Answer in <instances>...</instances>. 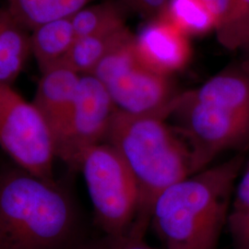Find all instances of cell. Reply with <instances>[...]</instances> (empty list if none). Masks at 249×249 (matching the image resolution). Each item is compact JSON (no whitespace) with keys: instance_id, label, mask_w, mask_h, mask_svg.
Returning a JSON list of instances; mask_svg holds the SVG:
<instances>
[{"instance_id":"5b68a950","label":"cell","mask_w":249,"mask_h":249,"mask_svg":"<svg viewBox=\"0 0 249 249\" xmlns=\"http://www.w3.org/2000/svg\"><path fill=\"white\" fill-rule=\"evenodd\" d=\"M134 37L108 53L90 75L105 86L118 111L169 118L179 93L171 78L151 71L139 59Z\"/></svg>"},{"instance_id":"4fadbf2b","label":"cell","mask_w":249,"mask_h":249,"mask_svg":"<svg viewBox=\"0 0 249 249\" xmlns=\"http://www.w3.org/2000/svg\"><path fill=\"white\" fill-rule=\"evenodd\" d=\"M76 40L71 17L57 18L31 32V50L41 74L62 64Z\"/></svg>"},{"instance_id":"8992f818","label":"cell","mask_w":249,"mask_h":249,"mask_svg":"<svg viewBox=\"0 0 249 249\" xmlns=\"http://www.w3.org/2000/svg\"><path fill=\"white\" fill-rule=\"evenodd\" d=\"M171 116L190 149L195 173L209 167L221 153L249 144V117L199 102L189 91L178 94Z\"/></svg>"},{"instance_id":"3957f363","label":"cell","mask_w":249,"mask_h":249,"mask_svg":"<svg viewBox=\"0 0 249 249\" xmlns=\"http://www.w3.org/2000/svg\"><path fill=\"white\" fill-rule=\"evenodd\" d=\"M168 117L136 116L116 109L106 142L124 160L140 191L138 223L151 224V208L167 188L195 174L190 149Z\"/></svg>"},{"instance_id":"7402d4cb","label":"cell","mask_w":249,"mask_h":249,"mask_svg":"<svg viewBox=\"0 0 249 249\" xmlns=\"http://www.w3.org/2000/svg\"><path fill=\"white\" fill-rule=\"evenodd\" d=\"M241 7L245 9L249 14V0H237Z\"/></svg>"},{"instance_id":"e0dca14e","label":"cell","mask_w":249,"mask_h":249,"mask_svg":"<svg viewBox=\"0 0 249 249\" xmlns=\"http://www.w3.org/2000/svg\"><path fill=\"white\" fill-rule=\"evenodd\" d=\"M71 22L76 39L126 23L124 8L116 0L85 6L71 16Z\"/></svg>"},{"instance_id":"d6986e66","label":"cell","mask_w":249,"mask_h":249,"mask_svg":"<svg viewBox=\"0 0 249 249\" xmlns=\"http://www.w3.org/2000/svg\"><path fill=\"white\" fill-rule=\"evenodd\" d=\"M249 221V160L245 162L231 198L228 227Z\"/></svg>"},{"instance_id":"7c38bea8","label":"cell","mask_w":249,"mask_h":249,"mask_svg":"<svg viewBox=\"0 0 249 249\" xmlns=\"http://www.w3.org/2000/svg\"><path fill=\"white\" fill-rule=\"evenodd\" d=\"M31 50V32L7 7L0 8V84L12 86Z\"/></svg>"},{"instance_id":"30bf717a","label":"cell","mask_w":249,"mask_h":249,"mask_svg":"<svg viewBox=\"0 0 249 249\" xmlns=\"http://www.w3.org/2000/svg\"><path fill=\"white\" fill-rule=\"evenodd\" d=\"M80 76L65 66H58L43 73L38 82L33 104L50 127L55 145L71 116Z\"/></svg>"},{"instance_id":"9c48e42d","label":"cell","mask_w":249,"mask_h":249,"mask_svg":"<svg viewBox=\"0 0 249 249\" xmlns=\"http://www.w3.org/2000/svg\"><path fill=\"white\" fill-rule=\"evenodd\" d=\"M149 21L134 37L135 51L147 68L171 78L191 59L189 37L160 16Z\"/></svg>"},{"instance_id":"ffe728a7","label":"cell","mask_w":249,"mask_h":249,"mask_svg":"<svg viewBox=\"0 0 249 249\" xmlns=\"http://www.w3.org/2000/svg\"><path fill=\"white\" fill-rule=\"evenodd\" d=\"M143 18L159 17L165 8L168 0H122Z\"/></svg>"},{"instance_id":"2e32d148","label":"cell","mask_w":249,"mask_h":249,"mask_svg":"<svg viewBox=\"0 0 249 249\" xmlns=\"http://www.w3.org/2000/svg\"><path fill=\"white\" fill-rule=\"evenodd\" d=\"M160 16L188 37L206 36L215 30L213 15L205 0H168Z\"/></svg>"},{"instance_id":"5bb4252c","label":"cell","mask_w":249,"mask_h":249,"mask_svg":"<svg viewBox=\"0 0 249 249\" xmlns=\"http://www.w3.org/2000/svg\"><path fill=\"white\" fill-rule=\"evenodd\" d=\"M211 9L218 41L233 51L249 47V14L237 0H205Z\"/></svg>"},{"instance_id":"ba28073f","label":"cell","mask_w":249,"mask_h":249,"mask_svg":"<svg viewBox=\"0 0 249 249\" xmlns=\"http://www.w3.org/2000/svg\"><path fill=\"white\" fill-rule=\"evenodd\" d=\"M116 111L101 81L90 74L81 75L71 116L55 145L56 158L78 169L86 151L106 142Z\"/></svg>"},{"instance_id":"6da1fadb","label":"cell","mask_w":249,"mask_h":249,"mask_svg":"<svg viewBox=\"0 0 249 249\" xmlns=\"http://www.w3.org/2000/svg\"><path fill=\"white\" fill-rule=\"evenodd\" d=\"M245 162V157L238 154L210 165L156 198L151 224L164 249H217Z\"/></svg>"},{"instance_id":"277c9868","label":"cell","mask_w":249,"mask_h":249,"mask_svg":"<svg viewBox=\"0 0 249 249\" xmlns=\"http://www.w3.org/2000/svg\"><path fill=\"white\" fill-rule=\"evenodd\" d=\"M78 170L104 233L117 235L133 229L141 214L140 191L117 151L107 142L94 146L83 154Z\"/></svg>"},{"instance_id":"52a82bcc","label":"cell","mask_w":249,"mask_h":249,"mask_svg":"<svg viewBox=\"0 0 249 249\" xmlns=\"http://www.w3.org/2000/svg\"><path fill=\"white\" fill-rule=\"evenodd\" d=\"M0 146L20 169L54 180L53 134L33 102L0 84Z\"/></svg>"},{"instance_id":"9a60e30c","label":"cell","mask_w":249,"mask_h":249,"mask_svg":"<svg viewBox=\"0 0 249 249\" xmlns=\"http://www.w3.org/2000/svg\"><path fill=\"white\" fill-rule=\"evenodd\" d=\"M90 0H7V8L32 32L36 27L57 18H69Z\"/></svg>"},{"instance_id":"603a6c76","label":"cell","mask_w":249,"mask_h":249,"mask_svg":"<svg viewBox=\"0 0 249 249\" xmlns=\"http://www.w3.org/2000/svg\"><path fill=\"white\" fill-rule=\"evenodd\" d=\"M246 51H248V53H249V57H248V59L245 61V63H244V65L246 66V67H248L249 69V48H247V49H245Z\"/></svg>"},{"instance_id":"44dd1931","label":"cell","mask_w":249,"mask_h":249,"mask_svg":"<svg viewBox=\"0 0 249 249\" xmlns=\"http://www.w3.org/2000/svg\"><path fill=\"white\" fill-rule=\"evenodd\" d=\"M235 249H249V221L228 227Z\"/></svg>"},{"instance_id":"cb8c5ba5","label":"cell","mask_w":249,"mask_h":249,"mask_svg":"<svg viewBox=\"0 0 249 249\" xmlns=\"http://www.w3.org/2000/svg\"></svg>"},{"instance_id":"ac0fdd59","label":"cell","mask_w":249,"mask_h":249,"mask_svg":"<svg viewBox=\"0 0 249 249\" xmlns=\"http://www.w3.org/2000/svg\"><path fill=\"white\" fill-rule=\"evenodd\" d=\"M146 231L145 228L135 226L122 234H105L98 240L80 246L79 249H156L145 241Z\"/></svg>"},{"instance_id":"7a4b0ae2","label":"cell","mask_w":249,"mask_h":249,"mask_svg":"<svg viewBox=\"0 0 249 249\" xmlns=\"http://www.w3.org/2000/svg\"><path fill=\"white\" fill-rule=\"evenodd\" d=\"M78 233L71 197L55 180L0 173V249H79Z\"/></svg>"},{"instance_id":"8fae6325","label":"cell","mask_w":249,"mask_h":249,"mask_svg":"<svg viewBox=\"0 0 249 249\" xmlns=\"http://www.w3.org/2000/svg\"><path fill=\"white\" fill-rule=\"evenodd\" d=\"M133 36L126 23H123L77 38L60 66L80 75L90 74L108 53Z\"/></svg>"}]
</instances>
